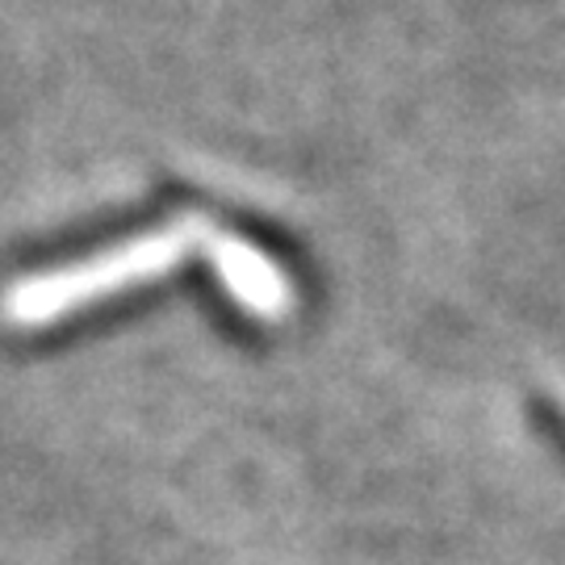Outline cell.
<instances>
[{
    "instance_id": "cell-1",
    "label": "cell",
    "mask_w": 565,
    "mask_h": 565,
    "mask_svg": "<svg viewBox=\"0 0 565 565\" xmlns=\"http://www.w3.org/2000/svg\"><path fill=\"white\" fill-rule=\"evenodd\" d=\"M214 235V226L205 218H181L168 231H156V235H142V239L126 243V247H114L97 260L76 264L67 273H51V277H39V281L18 285L9 298H4V310L9 319L21 327H39L46 319H60V315H72L76 306L93 302V298H105L114 289H126V285H139L156 273H168L189 256L198 252L205 239Z\"/></svg>"
}]
</instances>
